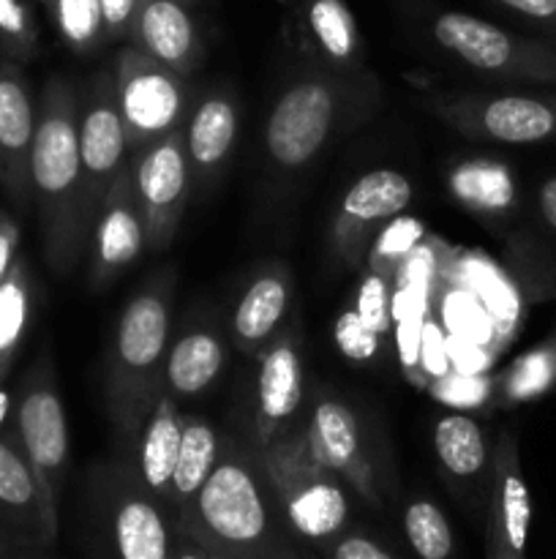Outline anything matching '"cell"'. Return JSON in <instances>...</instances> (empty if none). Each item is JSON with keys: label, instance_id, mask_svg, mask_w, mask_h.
<instances>
[{"label": "cell", "instance_id": "19", "mask_svg": "<svg viewBox=\"0 0 556 559\" xmlns=\"http://www.w3.org/2000/svg\"><path fill=\"white\" fill-rule=\"evenodd\" d=\"M532 500L521 473L516 440L505 435L494 459L488 502V559H527Z\"/></svg>", "mask_w": 556, "mask_h": 559}, {"label": "cell", "instance_id": "45", "mask_svg": "<svg viewBox=\"0 0 556 559\" xmlns=\"http://www.w3.org/2000/svg\"><path fill=\"white\" fill-rule=\"evenodd\" d=\"M180 3H185V5H189V9H200V5L205 3V0H180Z\"/></svg>", "mask_w": 556, "mask_h": 559}, {"label": "cell", "instance_id": "36", "mask_svg": "<svg viewBox=\"0 0 556 559\" xmlns=\"http://www.w3.org/2000/svg\"><path fill=\"white\" fill-rule=\"evenodd\" d=\"M390 295L392 282L390 278L379 276L374 271H365V278L360 282L358 300H354V314L360 317L365 328H371L379 336H387L392 331L390 322Z\"/></svg>", "mask_w": 556, "mask_h": 559}, {"label": "cell", "instance_id": "28", "mask_svg": "<svg viewBox=\"0 0 556 559\" xmlns=\"http://www.w3.org/2000/svg\"><path fill=\"white\" fill-rule=\"evenodd\" d=\"M434 451L450 478L478 484L488 467V445L480 424L469 415H445L434 426Z\"/></svg>", "mask_w": 556, "mask_h": 559}, {"label": "cell", "instance_id": "24", "mask_svg": "<svg viewBox=\"0 0 556 559\" xmlns=\"http://www.w3.org/2000/svg\"><path fill=\"white\" fill-rule=\"evenodd\" d=\"M292 282L283 265H270L245 287L232 314L234 347L245 355H256L276 336L287 317Z\"/></svg>", "mask_w": 556, "mask_h": 559}, {"label": "cell", "instance_id": "40", "mask_svg": "<svg viewBox=\"0 0 556 559\" xmlns=\"http://www.w3.org/2000/svg\"><path fill=\"white\" fill-rule=\"evenodd\" d=\"M491 3L556 33V0H491Z\"/></svg>", "mask_w": 556, "mask_h": 559}, {"label": "cell", "instance_id": "33", "mask_svg": "<svg viewBox=\"0 0 556 559\" xmlns=\"http://www.w3.org/2000/svg\"><path fill=\"white\" fill-rule=\"evenodd\" d=\"M425 240V229L418 218L396 216L376 233L365 257V271H374L385 278H396L401 262Z\"/></svg>", "mask_w": 556, "mask_h": 559}, {"label": "cell", "instance_id": "30", "mask_svg": "<svg viewBox=\"0 0 556 559\" xmlns=\"http://www.w3.org/2000/svg\"><path fill=\"white\" fill-rule=\"evenodd\" d=\"M556 385V336L512 360L496 380V393L505 404L537 399Z\"/></svg>", "mask_w": 556, "mask_h": 559}, {"label": "cell", "instance_id": "32", "mask_svg": "<svg viewBox=\"0 0 556 559\" xmlns=\"http://www.w3.org/2000/svg\"><path fill=\"white\" fill-rule=\"evenodd\" d=\"M403 535L418 559H450L456 549L450 522L431 500H412L403 508Z\"/></svg>", "mask_w": 556, "mask_h": 559}, {"label": "cell", "instance_id": "26", "mask_svg": "<svg viewBox=\"0 0 556 559\" xmlns=\"http://www.w3.org/2000/svg\"><path fill=\"white\" fill-rule=\"evenodd\" d=\"M218 456H221V435L205 418L183 415V437H180L178 464H174L167 500V511L172 516L194 500V495L216 467Z\"/></svg>", "mask_w": 556, "mask_h": 559}, {"label": "cell", "instance_id": "1", "mask_svg": "<svg viewBox=\"0 0 556 559\" xmlns=\"http://www.w3.org/2000/svg\"><path fill=\"white\" fill-rule=\"evenodd\" d=\"M174 524L223 559H314L294 535L256 453L221 437V456Z\"/></svg>", "mask_w": 556, "mask_h": 559}, {"label": "cell", "instance_id": "15", "mask_svg": "<svg viewBox=\"0 0 556 559\" xmlns=\"http://www.w3.org/2000/svg\"><path fill=\"white\" fill-rule=\"evenodd\" d=\"M36 118L38 104L22 66L0 58V189L16 213L33 211L31 151Z\"/></svg>", "mask_w": 556, "mask_h": 559}, {"label": "cell", "instance_id": "31", "mask_svg": "<svg viewBox=\"0 0 556 559\" xmlns=\"http://www.w3.org/2000/svg\"><path fill=\"white\" fill-rule=\"evenodd\" d=\"M52 20L65 47L76 55H90L107 44L101 3L98 0H38Z\"/></svg>", "mask_w": 556, "mask_h": 559}, {"label": "cell", "instance_id": "23", "mask_svg": "<svg viewBox=\"0 0 556 559\" xmlns=\"http://www.w3.org/2000/svg\"><path fill=\"white\" fill-rule=\"evenodd\" d=\"M180 437H183V415L178 413V402L161 391L131 442L134 459L125 462V467L164 508H167L169 484L178 464Z\"/></svg>", "mask_w": 556, "mask_h": 559}, {"label": "cell", "instance_id": "16", "mask_svg": "<svg viewBox=\"0 0 556 559\" xmlns=\"http://www.w3.org/2000/svg\"><path fill=\"white\" fill-rule=\"evenodd\" d=\"M145 249V224H142L140 207H136L129 164V169L109 189L107 200L101 202L96 222H93L90 243H87V251H90V267H87L90 287H109L125 267L140 260Z\"/></svg>", "mask_w": 556, "mask_h": 559}, {"label": "cell", "instance_id": "37", "mask_svg": "<svg viewBox=\"0 0 556 559\" xmlns=\"http://www.w3.org/2000/svg\"><path fill=\"white\" fill-rule=\"evenodd\" d=\"M379 333H374L371 328H365L360 322V317L354 314V309H347L336 322V344L341 349V355H347L354 364H368L376 358V353L382 349Z\"/></svg>", "mask_w": 556, "mask_h": 559}, {"label": "cell", "instance_id": "6", "mask_svg": "<svg viewBox=\"0 0 556 559\" xmlns=\"http://www.w3.org/2000/svg\"><path fill=\"white\" fill-rule=\"evenodd\" d=\"M428 33L436 47L480 74L529 85H556L554 44L518 36L463 11L436 14Z\"/></svg>", "mask_w": 556, "mask_h": 559}, {"label": "cell", "instance_id": "9", "mask_svg": "<svg viewBox=\"0 0 556 559\" xmlns=\"http://www.w3.org/2000/svg\"><path fill=\"white\" fill-rule=\"evenodd\" d=\"M14 431L44 491L60 508V491L69 473V424L49 353L27 369L16 388Z\"/></svg>", "mask_w": 556, "mask_h": 559}, {"label": "cell", "instance_id": "34", "mask_svg": "<svg viewBox=\"0 0 556 559\" xmlns=\"http://www.w3.org/2000/svg\"><path fill=\"white\" fill-rule=\"evenodd\" d=\"M38 55V25L27 0H0V58L31 63Z\"/></svg>", "mask_w": 556, "mask_h": 559}, {"label": "cell", "instance_id": "13", "mask_svg": "<svg viewBox=\"0 0 556 559\" xmlns=\"http://www.w3.org/2000/svg\"><path fill=\"white\" fill-rule=\"evenodd\" d=\"M412 180L398 169H371L354 180L333 222V246L347 265L358 267L368 257L376 233L401 216L412 202Z\"/></svg>", "mask_w": 556, "mask_h": 559}, {"label": "cell", "instance_id": "4", "mask_svg": "<svg viewBox=\"0 0 556 559\" xmlns=\"http://www.w3.org/2000/svg\"><path fill=\"white\" fill-rule=\"evenodd\" d=\"M172 331V276L158 273L120 311L107 358V407L114 431L131 445L161 393Z\"/></svg>", "mask_w": 556, "mask_h": 559}, {"label": "cell", "instance_id": "20", "mask_svg": "<svg viewBox=\"0 0 556 559\" xmlns=\"http://www.w3.org/2000/svg\"><path fill=\"white\" fill-rule=\"evenodd\" d=\"M289 27L300 49L327 69H363V38L343 0H287Z\"/></svg>", "mask_w": 556, "mask_h": 559}, {"label": "cell", "instance_id": "38", "mask_svg": "<svg viewBox=\"0 0 556 559\" xmlns=\"http://www.w3.org/2000/svg\"><path fill=\"white\" fill-rule=\"evenodd\" d=\"M319 551L325 559H396L392 551H387L379 540L358 533V530H347L338 538H333L330 544L322 546Z\"/></svg>", "mask_w": 556, "mask_h": 559}, {"label": "cell", "instance_id": "22", "mask_svg": "<svg viewBox=\"0 0 556 559\" xmlns=\"http://www.w3.org/2000/svg\"><path fill=\"white\" fill-rule=\"evenodd\" d=\"M240 131L238 98L229 87H210L191 107L183 123V145L191 167V186L205 189L223 169Z\"/></svg>", "mask_w": 556, "mask_h": 559}, {"label": "cell", "instance_id": "7", "mask_svg": "<svg viewBox=\"0 0 556 559\" xmlns=\"http://www.w3.org/2000/svg\"><path fill=\"white\" fill-rule=\"evenodd\" d=\"M98 557L174 559V519L125 464L98 475Z\"/></svg>", "mask_w": 556, "mask_h": 559}, {"label": "cell", "instance_id": "42", "mask_svg": "<svg viewBox=\"0 0 556 559\" xmlns=\"http://www.w3.org/2000/svg\"><path fill=\"white\" fill-rule=\"evenodd\" d=\"M174 559H223V557L213 555L207 546H202L200 540L191 538L183 527L174 524Z\"/></svg>", "mask_w": 556, "mask_h": 559}, {"label": "cell", "instance_id": "10", "mask_svg": "<svg viewBox=\"0 0 556 559\" xmlns=\"http://www.w3.org/2000/svg\"><path fill=\"white\" fill-rule=\"evenodd\" d=\"M431 112L474 142L534 145L556 136V96L467 93L431 102Z\"/></svg>", "mask_w": 556, "mask_h": 559}, {"label": "cell", "instance_id": "25", "mask_svg": "<svg viewBox=\"0 0 556 559\" xmlns=\"http://www.w3.org/2000/svg\"><path fill=\"white\" fill-rule=\"evenodd\" d=\"M223 369V338L210 325L185 331L172 342L164 364L161 391L174 402L205 393Z\"/></svg>", "mask_w": 556, "mask_h": 559}, {"label": "cell", "instance_id": "39", "mask_svg": "<svg viewBox=\"0 0 556 559\" xmlns=\"http://www.w3.org/2000/svg\"><path fill=\"white\" fill-rule=\"evenodd\" d=\"M101 3L104 16V33H107V44L114 41H131V31H134L136 9L140 0H98Z\"/></svg>", "mask_w": 556, "mask_h": 559}, {"label": "cell", "instance_id": "44", "mask_svg": "<svg viewBox=\"0 0 556 559\" xmlns=\"http://www.w3.org/2000/svg\"><path fill=\"white\" fill-rule=\"evenodd\" d=\"M540 216L556 233V178H548L543 186H540Z\"/></svg>", "mask_w": 556, "mask_h": 559}, {"label": "cell", "instance_id": "43", "mask_svg": "<svg viewBox=\"0 0 556 559\" xmlns=\"http://www.w3.org/2000/svg\"><path fill=\"white\" fill-rule=\"evenodd\" d=\"M0 559H47V551L31 549L0 530Z\"/></svg>", "mask_w": 556, "mask_h": 559}, {"label": "cell", "instance_id": "8", "mask_svg": "<svg viewBox=\"0 0 556 559\" xmlns=\"http://www.w3.org/2000/svg\"><path fill=\"white\" fill-rule=\"evenodd\" d=\"M112 74L131 153L183 129L194 107L189 76L167 69L136 44L118 49Z\"/></svg>", "mask_w": 556, "mask_h": 559}, {"label": "cell", "instance_id": "17", "mask_svg": "<svg viewBox=\"0 0 556 559\" xmlns=\"http://www.w3.org/2000/svg\"><path fill=\"white\" fill-rule=\"evenodd\" d=\"M309 442L314 456L330 467L343 484L358 491L371 506H379V475L368 459L360 437L358 418L343 402L333 396H319L311 413Z\"/></svg>", "mask_w": 556, "mask_h": 559}, {"label": "cell", "instance_id": "41", "mask_svg": "<svg viewBox=\"0 0 556 559\" xmlns=\"http://www.w3.org/2000/svg\"><path fill=\"white\" fill-rule=\"evenodd\" d=\"M20 257V224L9 211H0V282Z\"/></svg>", "mask_w": 556, "mask_h": 559}, {"label": "cell", "instance_id": "14", "mask_svg": "<svg viewBox=\"0 0 556 559\" xmlns=\"http://www.w3.org/2000/svg\"><path fill=\"white\" fill-rule=\"evenodd\" d=\"M0 530L31 549L58 540L60 508L49 500L16 435H0Z\"/></svg>", "mask_w": 556, "mask_h": 559}, {"label": "cell", "instance_id": "3", "mask_svg": "<svg viewBox=\"0 0 556 559\" xmlns=\"http://www.w3.org/2000/svg\"><path fill=\"white\" fill-rule=\"evenodd\" d=\"M376 102L363 69L338 71L311 63L276 96L265 120V158L273 173L298 175Z\"/></svg>", "mask_w": 556, "mask_h": 559}, {"label": "cell", "instance_id": "2", "mask_svg": "<svg viewBox=\"0 0 556 559\" xmlns=\"http://www.w3.org/2000/svg\"><path fill=\"white\" fill-rule=\"evenodd\" d=\"M76 104L80 91L63 76H52L44 85L31 151L33 213L38 218L44 260L60 278L80 265L90 243Z\"/></svg>", "mask_w": 556, "mask_h": 559}, {"label": "cell", "instance_id": "29", "mask_svg": "<svg viewBox=\"0 0 556 559\" xmlns=\"http://www.w3.org/2000/svg\"><path fill=\"white\" fill-rule=\"evenodd\" d=\"M450 191L458 202L483 216L496 213H510L516 205V180L510 169L499 162H478L458 164L450 173Z\"/></svg>", "mask_w": 556, "mask_h": 559}, {"label": "cell", "instance_id": "12", "mask_svg": "<svg viewBox=\"0 0 556 559\" xmlns=\"http://www.w3.org/2000/svg\"><path fill=\"white\" fill-rule=\"evenodd\" d=\"M136 207L145 224V243L164 251L174 240L185 202L191 197V167L183 145V129L131 153Z\"/></svg>", "mask_w": 556, "mask_h": 559}, {"label": "cell", "instance_id": "27", "mask_svg": "<svg viewBox=\"0 0 556 559\" xmlns=\"http://www.w3.org/2000/svg\"><path fill=\"white\" fill-rule=\"evenodd\" d=\"M33 306H36V282H33L31 262L20 254L0 282V388L9 380L16 355L25 344Z\"/></svg>", "mask_w": 556, "mask_h": 559}, {"label": "cell", "instance_id": "21", "mask_svg": "<svg viewBox=\"0 0 556 559\" xmlns=\"http://www.w3.org/2000/svg\"><path fill=\"white\" fill-rule=\"evenodd\" d=\"M129 44L189 80L205 63V41L194 9L180 0H140Z\"/></svg>", "mask_w": 556, "mask_h": 559}, {"label": "cell", "instance_id": "11", "mask_svg": "<svg viewBox=\"0 0 556 559\" xmlns=\"http://www.w3.org/2000/svg\"><path fill=\"white\" fill-rule=\"evenodd\" d=\"M76 123H80V158L82 180H85V216L96 222L101 202L107 200L114 180L129 169L131 151L125 136L123 115L118 107L112 69H101L85 82L76 104Z\"/></svg>", "mask_w": 556, "mask_h": 559}, {"label": "cell", "instance_id": "5", "mask_svg": "<svg viewBox=\"0 0 556 559\" xmlns=\"http://www.w3.org/2000/svg\"><path fill=\"white\" fill-rule=\"evenodd\" d=\"M262 469L287 516L305 546L322 549L349 530L352 506L347 484L311 451L309 435H283L262 448Z\"/></svg>", "mask_w": 556, "mask_h": 559}, {"label": "cell", "instance_id": "35", "mask_svg": "<svg viewBox=\"0 0 556 559\" xmlns=\"http://www.w3.org/2000/svg\"><path fill=\"white\" fill-rule=\"evenodd\" d=\"M458 271H461V278L469 284V289H474L483 298V309L494 320H501L499 325H512L518 314V304L512 298V289L501 282L499 273L488 262L480 260V257L461 260L458 262Z\"/></svg>", "mask_w": 556, "mask_h": 559}, {"label": "cell", "instance_id": "18", "mask_svg": "<svg viewBox=\"0 0 556 559\" xmlns=\"http://www.w3.org/2000/svg\"><path fill=\"white\" fill-rule=\"evenodd\" d=\"M305 369L298 344V331L287 328L262 349L259 377H256V437L259 448L287 435L289 420L303 404Z\"/></svg>", "mask_w": 556, "mask_h": 559}]
</instances>
